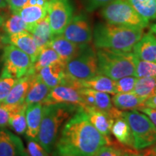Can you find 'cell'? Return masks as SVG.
I'll use <instances>...</instances> for the list:
<instances>
[{"label": "cell", "mask_w": 156, "mask_h": 156, "mask_svg": "<svg viewBox=\"0 0 156 156\" xmlns=\"http://www.w3.org/2000/svg\"><path fill=\"white\" fill-rule=\"evenodd\" d=\"M136 79L135 77H124L115 80V89L116 93H132L135 85Z\"/></svg>", "instance_id": "836d02e7"}, {"label": "cell", "mask_w": 156, "mask_h": 156, "mask_svg": "<svg viewBox=\"0 0 156 156\" xmlns=\"http://www.w3.org/2000/svg\"><path fill=\"white\" fill-rule=\"evenodd\" d=\"M143 153L145 156H156V145L153 147H147Z\"/></svg>", "instance_id": "b9f144b4"}, {"label": "cell", "mask_w": 156, "mask_h": 156, "mask_svg": "<svg viewBox=\"0 0 156 156\" xmlns=\"http://www.w3.org/2000/svg\"><path fill=\"white\" fill-rule=\"evenodd\" d=\"M28 31L32 34L35 42L40 50L48 46L54 36L50 27L48 15L35 24L28 25Z\"/></svg>", "instance_id": "ffe728a7"}, {"label": "cell", "mask_w": 156, "mask_h": 156, "mask_svg": "<svg viewBox=\"0 0 156 156\" xmlns=\"http://www.w3.org/2000/svg\"><path fill=\"white\" fill-rule=\"evenodd\" d=\"M1 43H2V41H1V39H0V46H1Z\"/></svg>", "instance_id": "681fc988"}, {"label": "cell", "mask_w": 156, "mask_h": 156, "mask_svg": "<svg viewBox=\"0 0 156 156\" xmlns=\"http://www.w3.org/2000/svg\"><path fill=\"white\" fill-rule=\"evenodd\" d=\"M132 50L138 59L156 63V36L151 31L143 34Z\"/></svg>", "instance_id": "2e32d148"}, {"label": "cell", "mask_w": 156, "mask_h": 156, "mask_svg": "<svg viewBox=\"0 0 156 156\" xmlns=\"http://www.w3.org/2000/svg\"><path fill=\"white\" fill-rule=\"evenodd\" d=\"M48 17L53 36L63 34L73 17L74 8L70 0H48Z\"/></svg>", "instance_id": "9c48e42d"}, {"label": "cell", "mask_w": 156, "mask_h": 156, "mask_svg": "<svg viewBox=\"0 0 156 156\" xmlns=\"http://www.w3.org/2000/svg\"><path fill=\"white\" fill-rule=\"evenodd\" d=\"M96 54L99 74L114 81L135 74L138 58L133 52L98 48Z\"/></svg>", "instance_id": "277c9868"}, {"label": "cell", "mask_w": 156, "mask_h": 156, "mask_svg": "<svg viewBox=\"0 0 156 156\" xmlns=\"http://www.w3.org/2000/svg\"><path fill=\"white\" fill-rule=\"evenodd\" d=\"M15 105H7L5 103L0 104V128H5L8 126L9 115Z\"/></svg>", "instance_id": "8d00e7d4"}, {"label": "cell", "mask_w": 156, "mask_h": 156, "mask_svg": "<svg viewBox=\"0 0 156 156\" xmlns=\"http://www.w3.org/2000/svg\"><path fill=\"white\" fill-rule=\"evenodd\" d=\"M155 94H156V88H155Z\"/></svg>", "instance_id": "f907efd6"}, {"label": "cell", "mask_w": 156, "mask_h": 156, "mask_svg": "<svg viewBox=\"0 0 156 156\" xmlns=\"http://www.w3.org/2000/svg\"><path fill=\"white\" fill-rule=\"evenodd\" d=\"M30 86V76L17 79L9 94L2 103L7 105H18L25 102V97Z\"/></svg>", "instance_id": "603a6c76"}, {"label": "cell", "mask_w": 156, "mask_h": 156, "mask_svg": "<svg viewBox=\"0 0 156 156\" xmlns=\"http://www.w3.org/2000/svg\"><path fill=\"white\" fill-rule=\"evenodd\" d=\"M47 8L48 6L25 5L15 13L19 15L28 25H33L47 15Z\"/></svg>", "instance_id": "4316f807"}, {"label": "cell", "mask_w": 156, "mask_h": 156, "mask_svg": "<svg viewBox=\"0 0 156 156\" xmlns=\"http://www.w3.org/2000/svg\"><path fill=\"white\" fill-rule=\"evenodd\" d=\"M51 154H52V155H51V156H65V155H60V154L57 153H56V152L54 151H52Z\"/></svg>", "instance_id": "bcb514c9"}, {"label": "cell", "mask_w": 156, "mask_h": 156, "mask_svg": "<svg viewBox=\"0 0 156 156\" xmlns=\"http://www.w3.org/2000/svg\"><path fill=\"white\" fill-rule=\"evenodd\" d=\"M125 146L113 142L111 145L103 146L98 151L95 156H122L123 154L127 153L129 148L124 149Z\"/></svg>", "instance_id": "d6a6232c"}, {"label": "cell", "mask_w": 156, "mask_h": 156, "mask_svg": "<svg viewBox=\"0 0 156 156\" xmlns=\"http://www.w3.org/2000/svg\"><path fill=\"white\" fill-rule=\"evenodd\" d=\"M114 0H82L84 7L87 12H93L100 7H105Z\"/></svg>", "instance_id": "74e56055"}, {"label": "cell", "mask_w": 156, "mask_h": 156, "mask_svg": "<svg viewBox=\"0 0 156 156\" xmlns=\"http://www.w3.org/2000/svg\"><path fill=\"white\" fill-rule=\"evenodd\" d=\"M4 18L2 17L1 16V15H0V27L1 26H2V25H3V23H4Z\"/></svg>", "instance_id": "7dc6e473"}, {"label": "cell", "mask_w": 156, "mask_h": 156, "mask_svg": "<svg viewBox=\"0 0 156 156\" xmlns=\"http://www.w3.org/2000/svg\"><path fill=\"white\" fill-rule=\"evenodd\" d=\"M106 145L110 144L80 107L64 123L54 151L65 156H95L101 147Z\"/></svg>", "instance_id": "6da1fadb"}, {"label": "cell", "mask_w": 156, "mask_h": 156, "mask_svg": "<svg viewBox=\"0 0 156 156\" xmlns=\"http://www.w3.org/2000/svg\"><path fill=\"white\" fill-rule=\"evenodd\" d=\"M122 156H129V154H128V153H125L123 154Z\"/></svg>", "instance_id": "c3c4849f"}, {"label": "cell", "mask_w": 156, "mask_h": 156, "mask_svg": "<svg viewBox=\"0 0 156 156\" xmlns=\"http://www.w3.org/2000/svg\"><path fill=\"white\" fill-rule=\"evenodd\" d=\"M48 46L55 51L64 64L77 55L81 47V45L67 40L62 34L54 36Z\"/></svg>", "instance_id": "ac0fdd59"}, {"label": "cell", "mask_w": 156, "mask_h": 156, "mask_svg": "<svg viewBox=\"0 0 156 156\" xmlns=\"http://www.w3.org/2000/svg\"><path fill=\"white\" fill-rule=\"evenodd\" d=\"M134 76L136 77H156V63L137 59Z\"/></svg>", "instance_id": "1f68e13d"}, {"label": "cell", "mask_w": 156, "mask_h": 156, "mask_svg": "<svg viewBox=\"0 0 156 156\" xmlns=\"http://www.w3.org/2000/svg\"><path fill=\"white\" fill-rule=\"evenodd\" d=\"M2 59L3 67L0 77L19 79L31 74L33 62L30 57L13 45L5 46Z\"/></svg>", "instance_id": "ba28073f"}, {"label": "cell", "mask_w": 156, "mask_h": 156, "mask_svg": "<svg viewBox=\"0 0 156 156\" xmlns=\"http://www.w3.org/2000/svg\"><path fill=\"white\" fill-rule=\"evenodd\" d=\"M27 153L29 156H50L36 140L27 138Z\"/></svg>", "instance_id": "e575fe53"}, {"label": "cell", "mask_w": 156, "mask_h": 156, "mask_svg": "<svg viewBox=\"0 0 156 156\" xmlns=\"http://www.w3.org/2000/svg\"><path fill=\"white\" fill-rule=\"evenodd\" d=\"M41 103L43 105L67 103L83 108L85 107V103L80 89L66 85H60L52 88Z\"/></svg>", "instance_id": "8fae6325"}, {"label": "cell", "mask_w": 156, "mask_h": 156, "mask_svg": "<svg viewBox=\"0 0 156 156\" xmlns=\"http://www.w3.org/2000/svg\"><path fill=\"white\" fill-rule=\"evenodd\" d=\"M156 77H140L136 79L132 93L145 101L146 99L155 95Z\"/></svg>", "instance_id": "f1b7e54d"}, {"label": "cell", "mask_w": 156, "mask_h": 156, "mask_svg": "<svg viewBox=\"0 0 156 156\" xmlns=\"http://www.w3.org/2000/svg\"><path fill=\"white\" fill-rule=\"evenodd\" d=\"M30 76V86L25 99L27 106L37 103H42L50 93L49 87L45 84L38 73L28 75Z\"/></svg>", "instance_id": "d6986e66"}, {"label": "cell", "mask_w": 156, "mask_h": 156, "mask_svg": "<svg viewBox=\"0 0 156 156\" xmlns=\"http://www.w3.org/2000/svg\"><path fill=\"white\" fill-rule=\"evenodd\" d=\"M28 155L23 143L17 135L0 128V156H25Z\"/></svg>", "instance_id": "4fadbf2b"}, {"label": "cell", "mask_w": 156, "mask_h": 156, "mask_svg": "<svg viewBox=\"0 0 156 156\" xmlns=\"http://www.w3.org/2000/svg\"><path fill=\"white\" fill-rule=\"evenodd\" d=\"M2 28L7 36H9L23 31H28V25L23 21L19 15L12 13L5 22L4 21Z\"/></svg>", "instance_id": "4dcf8cb0"}, {"label": "cell", "mask_w": 156, "mask_h": 156, "mask_svg": "<svg viewBox=\"0 0 156 156\" xmlns=\"http://www.w3.org/2000/svg\"><path fill=\"white\" fill-rule=\"evenodd\" d=\"M38 75L43 82L51 89L62 85L65 79V64L58 62L46 66L38 72Z\"/></svg>", "instance_id": "e0dca14e"}, {"label": "cell", "mask_w": 156, "mask_h": 156, "mask_svg": "<svg viewBox=\"0 0 156 156\" xmlns=\"http://www.w3.org/2000/svg\"><path fill=\"white\" fill-rule=\"evenodd\" d=\"M101 15L110 24L144 29L149 21L135 11L126 0H114L103 7Z\"/></svg>", "instance_id": "52a82bcc"}, {"label": "cell", "mask_w": 156, "mask_h": 156, "mask_svg": "<svg viewBox=\"0 0 156 156\" xmlns=\"http://www.w3.org/2000/svg\"><path fill=\"white\" fill-rule=\"evenodd\" d=\"M143 34L142 28L98 23L93 28V39L97 48L132 51Z\"/></svg>", "instance_id": "7a4b0ae2"}, {"label": "cell", "mask_w": 156, "mask_h": 156, "mask_svg": "<svg viewBox=\"0 0 156 156\" xmlns=\"http://www.w3.org/2000/svg\"><path fill=\"white\" fill-rule=\"evenodd\" d=\"M0 38H1V34H0Z\"/></svg>", "instance_id": "816d5d0a"}, {"label": "cell", "mask_w": 156, "mask_h": 156, "mask_svg": "<svg viewBox=\"0 0 156 156\" xmlns=\"http://www.w3.org/2000/svg\"><path fill=\"white\" fill-rule=\"evenodd\" d=\"M138 111L145 114L156 127V108H149V107H142Z\"/></svg>", "instance_id": "ab89813d"}, {"label": "cell", "mask_w": 156, "mask_h": 156, "mask_svg": "<svg viewBox=\"0 0 156 156\" xmlns=\"http://www.w3.org/2000/svg\"><path fill=\"white\" fill-rule=\"evenodd\" d=\"M28 0H7V5L12 13H15L26 5Z\"/></svg>", "instance_id": "f35d334b"}, {"label": "cell", "mask_w": 156, "mask_h": 156, "mask_svg": "<svg viewBox=\"0 0 156 156\" xmlns=\"http://www.w3.org/2000/svg\"><path fill=\"white\" fill-rule=\"evenodd\" d=\"M43 109L44 105L41 103H34L27 106L25 111L27 122L25 133L27 138L36 140L42 120Z\"/></svg>", "instance_id": "44dd1931"}, {"label": "cell", "mask_w": 156, "mask_h": 156, "mask_svg": "<svg viewBox=\"0 0 156 156\" xmlns=\"http://www.w3.org/2000/svg\"><path fill=\"white\" fill-rule=\"evenodd\" d=\"M143 107H149V108H156V94L152 95L144 101Z\"/></svg>", "instance_id": "60d3db41"}, {"label": "cell", "mask_w": 156, "mask_h": 156, "mask_svg": "<svg viewBox=\"0 0 156 156\" xmlns=\"http://www.w3.org/2000/svg\"><path fill=\"white\" fill-rule=\"evenodd\" d=\"M17 79L9 77H0V104L4 102Z\"/></svg>", "instance_id": "d590c367"}, {"label": "cell", "mask_w": 156, "mask_h": 156, "mask_svg": "<svg viewBox=\"0 0 156 156\" xmlns=\"http://www.w3.org/2000/svg\"><path fill=\"white\" fill-rule=\"evenodd\" d=\"M62 35L75 44H90L93 39V30L86 15L78 14L72 17Z\"/></svg>", "instance_id": "30bf717a"}, {"label": "cell", "mask_w": 156, "mask_h": 156, "mask_svg": "<svg viewBox=\"0 0 156 156\" xmlns=\"http://www.w3.org/2000/svg\"><path fill=\"white\" fill-rule=\"evenodd\" d=\"M84 111L87 113L92 125L106 138L110 145L112 144L114 142L111 138V129L114 119L108 113L95 108H87Z\"/></svg>", "instance_id": "9a60e30c"}, {"label": "cell", "mask_w": 156, "mask_h": 156, "mask_svg": "<svg viewBox=\"0 0 156 156\" xmlns=\"http://www.w3.org/2000/svg\"><path fill=\"white\" fill-rule=\"evenodd\" d=\"M58 62H62L57 53L49 46H46L41 50L38 58L33 64L31 74L37 73L42 68Z\"/></svg>", "instance_id": "83f0119b"}, {"label": "cell", "mask_w": 156, "mask_h": 156, "mask_svg": "<svg viewBox=\"0 0 156 156\" xmlns=\"http://www.w3.org/2000/svg\"><path fill=\"white\" fill-rule=\"evenodd\" d=\"M27 105L25 102L21 104L15 105L9 115L8 126L15 133L23 134L26 132L27 122L25 116Z\"/></svg>", "instance_id": "484cf974"}, {"label": "cell", "mask_w": 156, "mask_h": 156, "mask_svg": "<svg viewBox=\"0 0 156 156\" xmlns=\"http://www.w3.org/2000/svg\"><path fill=\"white\" fill-rule=\"evenodd\" d=\"M80 92L85 103L83 109L95 108L102 112L108 113L114 108L112 98L106 93L90 88H81L80 89Z\"/></svg>", "instance_id": "5bb4252c"}, {"label": "cell", "mask_w": 156, "mask_h": 156, "mask_svg": "<svg viewBox=\"0 0 156 156\" xmlns=\"http://www.w3.org/2000/svg\"><path fill=\"white\" fill-rule=\"evenodd\" d=\"M25 156H29V155H25Z\"/></svg>", "instance_id": "f5cc1de1"}, {"label": "cell", "mask_w": 156, "mask_h": 156, "mask_svg": "<svg viewBox=\"0 0 156 156\" xmlns=\"http://www.w3.org/2000/svg\"><path fill=\"white\" fill-rule=\"evenodd\" d=\"M68 77L77 81L91 79L98 75L96 52L89 44L81 45L77 55L65 64Z\"/></svg>", "instance_id": "8992f818"}, {"label": "cell", "mask_w": 156, "mask_h": 156, "mask_svg": "<svg viewBox=\"0 0 156 156\" xmlns=\"http://www.w3.org/2000/svg\"><path fill=\"white\" fill-rule=\"evenodd\" d=\"M112 101L114 107L121 111L139 110L144 106V101L133 93H116Z\"/></svg>", "instance_id": "d4e9b609"}, {"label": "cell", "mask_w": 156, "mask_h": 156, "mask_svg": "<svg viewBox=\"0 0 156 156\" xmlns=\"http://www.w3.org/2000/svg\"><path fill=\"white\" fill-rule=\"evenodd\" d=\"M136 12L147 20H156V0H126Z\"/></svg>", "instance_id": "f546056e"}, {"label": "cell", "mask_w": 156, "mask_h": 156, "mask_svg": "<svg viewBox=\"0 0 156 156\" xmlns=\"http://www.w3.org/2000/svg\"><path fill=\"white\" fill-rule=\"evenodd\" d=\"M80 106L67 103L44 105L43 116L36 141L48 153L54 151L60 129Z\"/></svg>", "instance_id": "3957f363"}, {"label": "cell", "mask_w": 156, "mask_h": 156, "mask_svg": "<svg viewBox=\"0 0 156 156\" xmlns=\"http://www.w3.org/2000/svg\"><path fill=\"white\" fill-rule=\"evenodd\" d=\"M111 133L121 145L126 147L134 148V140L131 129L122 114L114 119Z\"/></svg>", "instance_id": "7402d4cb"}, {"label": "cell", "mask_w": 156, "mask_h": 156, "mask_svg": "<svg viewBox=\"0 0 156 156\" xmlns=\"http://www.w3.org/2000/svg\"><path fill=\"white\" fill-rule=\"evenodd\" d=\"M150 31L153 33L156 36V23H154V24H152L151 25V30Z\"/></svg>", "instance_id": "f6af8a7d"}, {"label": "cell", "mask_w": 156, "mask_h": 156, "mask_svg": "<svg viewBox=\"0 0 156 156\" xmlns=\"http://www.w3.org/2000/svg\"><path fill=\"white\" fill-rule=\"evenodd\" d=\"M134 140V149L141 151L156 144V127L150 119L138 110L122 111Z\"/></svg>", "instance_id": "5b68a950"}, {"label": "cell", "mask_w": 156, "mask_h": 156, "mask_svg": "<svg viewBox=\"0 0 156 156\" xmlns=\"http://www.w3.org/2000/svg\"><path fill=\"white\" fill-rule=\"evenodd\" d=\"M127 153L129 154V156H145L143 152L141 153V152H139V151H136V150L133 151V150L129 149Z\"/></svg>", "instance_id": "7bdbcfd3"}, {"label": "cell", "mask_w": 156, "mask_h": 156, "mask_svg": "<svg viewBox=\"0 0 156 156\" xmlns=\"http://www.w3.org/2000/svg\"><path fill=\"white\" fill-rule=\"evenodd\" d=\"M7 6H8L7 0H0V8H5Z\"/></svg>", "instance_id": "ee69618b"}, {"label": "cell", "mask_w": 156, "mask_h": 156, "mask_svg": "<svg viewBox=\"0 0 156 156\" xmlns=\"http://www.w3.org/2000/svg\"><path fill=\"white\" fill-rule=\"evenodd\" d=\"M79 83L81 88H90L108 94H116L115 81L101 74L87 80L79 81Z\"/></svg>", "instance_id": "cb8c5ba5"}, {"label": "cell", "mask_w": 156, "mask_h": 156, "mask_svg": "<svg viewBox=\"0 0 156 156\" xmlns=\"http://www.w3.org/2000/svg\"><path fill=\"white\" fill-rule=\"evenodd\" d=\"M2 43L13 45L19 49L23 51L30 56L33 64L36 62L38 58L41 50L35 42L32 34L28 31H23L17 34L5 36L2 38Z\"/></svg>", "instance_id": "7c38bea8"}]
</instances>
